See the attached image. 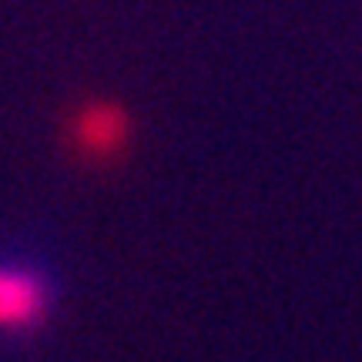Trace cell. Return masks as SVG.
<instances>
[{
  "label": "cell",
  "instance_id": "6da1fadb",
  "mask_svg": "<svg viewBox=\"0 0 362 362\" xmlns=\"http://www.w3.org/2000/svg\"><path fill=\"white\" fill-rule=\"evenodd\" d=\"M47 312V285L37 272L0 265V329H30Z\"/></svg>",
  "mask_w": 362,
  "mask_h": 362
}]
</instances>
